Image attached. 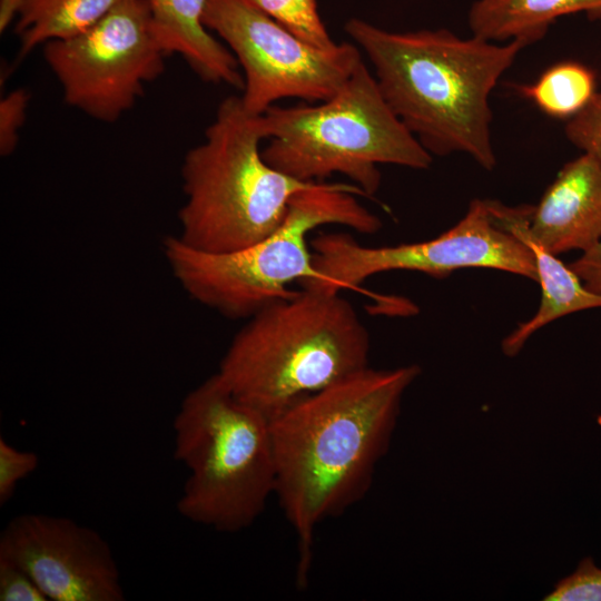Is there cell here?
Listing matches in <instances>:
<instances>
[{
    "instance_id": "obj_1",
    "label": "cell",
    "mask_w": 601,
    "mask_h": 601,
    "mask_svg": "<svg viewBox=\"0 0 601 601\" xmlns=\"http://www.w3.org/2000/svg\"><path fill=\"white\" fill-rule=\"evenodd\" d=\"M412 364L370 366L293 404L270 421L276 486L297 543L296 580L307 583L314 535L364 499L386 454L402 397L420 375Z\"/></svg>"
},
{
    "instance_id": "obj_2",
    "label": "cell",
    "mask_w": 601,
    "mask_h": 601,
    "mask_svg": "<svg viewBox=\"0 0 601 601\" xmlns=\"http://www.w3.org/2000/svg\"><path fill=\"white\" fill-rule=\"evenodd\" d=\"M344 29L371 61L392 111L432 156L463 152L494 168L490 96L524 42L447 29L390 31L361 18Z\"/></svg>"
},
{
    "instance_id": "obj_3",
    "label": "cell",
    "mask_w": 601,
    "mask_h": 601,
    "mask_svg": "<svg viewBox=\"0 0 601 601\" xmlns=\"http://www.w3.org/2000/svg\"><path fill=\"white\" fill-rule=\"evenodd\" d=\"M246 321L216 375L269 421L368 367L370 333L339 293L300 288Z\"/></svg>"
},
{
    "instance_id": "obj_4",
    "label": "cell",
    "mask_w": 601,
    "mask_h": 601,
    "mask_svg": "<svg viewBox=\"0 0 601 601\" xmlns=\"http://www.w3.org/2000/svg\"><path fill=\"white\" fill-rule=\"evenodd\" d=\"M263 115L248 112L240 96L225 98L181 165L185 203L178 211L186 246L206 253L248 247L275 231L292 198L317 181H302L268 165Z\"/></svg>"
},
{
    "instance_id": "obj_5",
    "label": "cell",
    "mask_w": 601,
    "mask_h": 601,
    "mask_svg": "<svg viewBox=\"0 0 601 601\" xmlns=\"http://www.w3.org/2000/svg\"><path fill=\"white\" fill-rule=\"evenodd\" d=\"M366 194L354 184L317 181L290 200L279 227L262 240L229 253H206L176 236L164 242L173 276L199 304L229 319H248L292 296L288 285L317 278L309 234L339 225L358 234H375L381 219L359 203Z\"/></svg>"
},
{
    "instance_id": "obj_6",
    "label": "cell",
    "mask_w": 601,
    "mask_h": 601,
    "mask_svg": "<svg viewBox=\"0 0 601 601\" xmlns=\"http://www.w3.org/2000/svg\"><path fill=\"white\" fill-rule=\"evenodd\" d=\"M173 428L174 457L188 470L178 513L223 533L253 525L275 495L270 421L215 373L184 397Z\"/></svg>"
},
{
    "instance_id": "obj_7",
    "label": "cell",
    "mask_w": 601,
    "mask_h": 601,
    "mask_svg": "<svg viewBox=\"0 0 601 601\" xmlns=\"http://www.w3.org/2000/svg\"><path fill=\"white\" fill-rule=\"evenodd\" d=\"M265 161L302 181L333 174L351 179L372 198L381 186L378 165L427 169L432 155L385 101L374 73L362 60L329 99L263 114Z\"/></svg>"
},
{
    "instance_id": "obj_8",
    "label": "cell",
    "mask_w": 601,
    "mask_h": 601,
    "mask_svg": "<svg viewBox=\"0 0 601 601\" xmlns=\"http://www.w3.org/2000/svg\"><path fill=\"white\" fill-rule=\"evenodd\" d=\"M317 278L300 288L325 293L356 289L367 278L391 270L444 277L460 268H492L536 282L532 252L495 223L487 200L471 201L464 217L440 236L418 243L371 247L348 233H321L311 240Z\"/></svg>"
},
{
    "instance_id": "obj_9",
    "label": "cell",
    "mask_w": 601,
    "mask_h": 601,
    "mask_svg": "<svg viewBox=\"0 0 601 601\" xmlns=\"http://www.w3.org/2000/svg\"><path fill=\"white\" fill-rule=\"evenodd\" d=\"M203 23L235 56L244 78L240 99L253 115L284 98L327 100L363 60L352 42L313 47L248 0H206Z\"/></svg>"
},
{
    "instance_id": "obj_10",
    "label": "cell",
    "mask_w": 601,
    "mask_h": 601,
    "mask_svg": "<svg viewBox=\"0 0 601 601\" xmlns=\"http://www.w3.org/2000/svg\"><path fill=\"white\" fill-rule=\"evenodd\" d=\"M63 99L102 122H114L158 78L168 57L146 0H124L85 31L43 45Z\"/></svg>"
},
{
    "instance_id": "obj_11",
    "label": "cell",
    "mask_w": 601,
    "mask_h": 601,
    "mask_svg": "<svg viewBox=\"0 0 601 601\" xmlns=\"http://www.w3.org/2000/svg\"><path fill=\"white\" fill-rule=\"evenodd\" d=\"M0 561L27 572L52 601H124L120 571L96 530L42 513L12 518L0 533Z\"/></svg>"
},
{
    "instance_id": "obj_12",
    "label": "cell",
    "mask_w": 601,
    "mask_h": 601,
    "mask_svg": "<svg viewBox=\"0 0 601 601\" xmlns=\"http://www.w3.org/2000/svg\"><path fill=\"white\" fill-rule=\"evenodd\" d=\"M530 234L554 255L601 239V165L590 155L565 164L531 208Z\"/></svg>"
},
{
    "instance_id": "obj_13",
    "label": "cell",
    "mask_w": 601,
    "mask_h": 601,
    "mask_svg": "<svg viewBox=\"0 0 601 601\" xmlns=\"http://www.w3.org/2000/svg\"><path fill=\"white\" fill-rule=\"evenodd\" d=\"M493 219L522 240L532 252L536 282L541 286V302L535 314L521 323L502 342L506 356L516 355L526 341L539 329L565 315L601 308V295L589 290L577 274L549 252L529 231L532 206L509 207L487 200Z\"/></svg>"
},
{
    "instance_id": "obj_14",
    "label": "cell",
    "mask_w": 601,
    "mask_h": 601,
    "mask_svg": "<svg viewBox=\"0 0 601 601\" xmlns=\"http://www.w3.org/2000/svg\"><path fill=\"white\" fill-rule=\"evenodd\" d=\"M157 39L167 56L179 55L200 79L243 89L231 51L203 23L206 0H146Z\"/></svg>"
},
{
    "instance_id": "obj_15",
    "label": "cell",
    "mask_w": 601,
    "mask_h": 601,
    "mask_svg": "<svg viewBox=\"0 0 601 601\" xmlns=\"http://www.w3.org/2000/svg\"><path fill=\"white\" fill-rule=\"evenodd\" d=\"M584 12L601 18V0H475L467 21L472 35L492 42L540 40L552 22Z\"/></svg>"
},
{
    "instance_id": "obj_16",
    "label": "cell",
    "mask_w": 601,
    "mask_h": 601,
    "mask_svg": "<svg viewBox=\"0 0 601 601\" xmlns=\"http://www.w3.org/2000/svg\"><path fill=\"white\" fill-rule=\"evenodd\" d=\"M124 0H27L16 21L19 59L40 45L76 36Z\"/></svg>"
},
{
    "instance_id": "obj_17",
    "label": "cell",
    "mask_w": 601,
    "mask_h": 601,
    "mask_svg": "<svg viewBox=\"0 0 601 601\" xmlns=\"http://www.w3.org/2000/svg\"><path fill=\"white\" fill-rule=\"evenodd\" d=\"M520 89L544 114L571 118L595 93V77L580 63L562 62L549 68L534 83Z\"/></svg>"
},
{
    "instance_id": "obj_18",
    "label": "cell",
    "mask_w": 601,
    "mask_h": 601,
    "mask_svg": "<svg viewBox=\"0 0 601 601\" xmlns=\"http://www.w3.org/2000/svg\"><path fill=\"white\" fill-rule=\"evenodd\" d=\"M285 29L322 50L337 46L318 11L317 0H248Z\"/></svg>"
},
{
    "instance_id": "obj_19",
    "label": "cell",
    "mask_w": 601,
    "mask_h": 601,
    "mask_svg": "<svg viewBox=\"0 0 601 601\" xmlns=\"http://www.w3.org/2000/svg\"><path fill=\"white\" fill-rule=\"evenodd\" d=\"M545 601H601V568L592 558L582 559L577 569L558 581Z\"/></svg>"
},
{
    "instance_id": "obj_20",
    "label": "cell",
    "mask_w": 601,
    "mask_h": 601,
    "mask_svg": "<svg viewBox=\"0 0 601 601\" xmlns=\"http://www.w3.org/2000/svg\"><path fill=\"white\" fill-rule=\"evenodd\" d=\"M565 135L601 165V92H595L584 108L569 119Z\"/></svg>"
},
{
    "instance_id": "obj_21",
    "label": "cell",
    "mask_w": 601,
    "mask_h": 601,
    "mask_svg": "<svg viewBox=\"0 0 601 601\" xmlns=\"http://www.w3.org/2000/svg\"><path fill=\"white\" fill-rule=\"evenodd\" d=\"M39 457L35 452L21 451L0 437V505L13 496L18 483L36 471Z\"/></svg>"
},
{
    "instance_id": "obj_22",
    "label": "cell",
    "mask_w": 601,
    "mask_h": 601,
    "mask_svg": "<svg viewBox=\"0 0 601 601\" xmlns=\"http://www.w3.org/2000/svg\"><path fill=\"white\" fill-rule=\"evenodd\" d=\"M29 93L24 89L9 92L0 101V152L10 155L18 144L19 129L26 120Z\"/></svg>"
},
{
    "instance_id": "obj_23",
    "label": "cell",
    "mask_w": 601,
    "mask_h": 601,
    "mask_svg": "<svg viewBox=\"0 0 601 601\" xmlns=\"http://www.w3.org/2000/svg\"><path fill=\"white\" fill-rule=\"evenodd\" d=\"M35 580L20 568L0 561V601H48Z\"/></svg>"
},
{
    "instance_id": "obj_24",
    "label": "cell",
    "mask_w": 601,
    "mask_h": 601,
    "mask_svg": "<svg viewBox=\"0 0 601 601\" xmlns=\"http://www.w3.org/2000/svg\"><path fill=\"white\" fill-rule=\"evenodd\" d=\"M569 267L589 290L601 295V239L582 252L579 258L569 264Z\"/></svg>"
},
{
    "instance_id": "obj_25",
    "label": "cell",
    "mask_w": 601,
    "mask_h": 601,
    "mask_svg": "<svg viewBox=\"0 0 601 601\" xmlns=\"http://www.w3.org/2000/svg\"><path fill=\"white\" fill-rule=\"evenodd\" d=\"M27 0H0V31L3 32L18 19Z\"/></svg>"
}]
</instances>
